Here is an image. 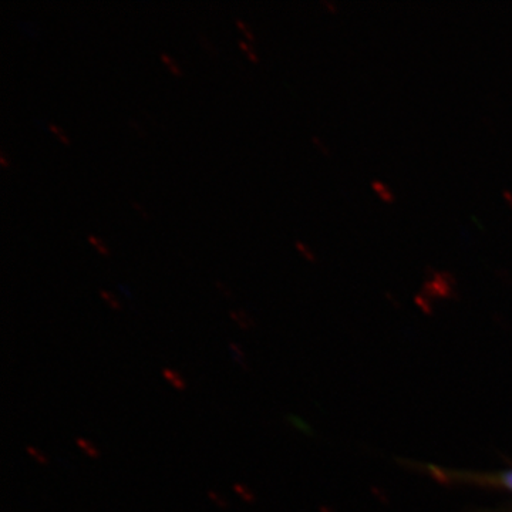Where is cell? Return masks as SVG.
Instances as JSON below:
<instances>
[{
    "instance_id": "1",
    "label": "cell",
    "mask_w": 512,
    "mask_h": 512,
    "mask_svg": "<svg viewBox=\"0 0 512 512\" xmlns=\"http://www.w3.org/2000/svg\"><path fill=\"white\" fill-rule=\"evenodd\" d=\"M370 187H372L373 192L379 197V200L386 202V204H394V202H396V194H394L392 188L384 183V181L372 180Z\"/></svg>"
},
{
    "instance_id": "2",
    "label": "cell",
    "mask_w": 512,
    "mask_h": 512,
    "mask_svg": "<svg viewBox=\"0 0 512 512\" xmlns=\"http://www.w3.org/2000/svg\"><path fill=\"white\" fill-rule=\"evenodd\" d=\"M229 316L234 320L235 323L239 326V328L244 330H249L254 328L255 322L251 316L248 315L244 309H238V311H229Z\"/></svg>"
},
{
    "instance_id": "3",
    "label": "cell",
    "mask_w": 512,
    "mask_h": 512,
    "mask_svg": "<svg viewBox=\"0 0 512 512\" xmlns=\"http://www.w3.org/2000/svg\"><path fill=\"white\" fill-rule=\"evenodd\" d=\"M163 376L168 380L175 389L180 390V392H184L187 389V383H185L184 377L180 375V373L175 372L171 367H165L163 370Z\"/></svg>"
},
{
    "instance_id": "4",
    "label": "cell",
    "mask_w": 512,
    "mask_h": 512,
    "mask_svg": "<svg viewBox=\"0 0 512 512\" xmlns=\"http://www.w3.org/2000/svg\"><path fill=\"white\" fill-rule=\"evenodd\" d=\"M229 349H231L232 357H234L235 362H237L245 372H251V367H249L247 362H245V356L244 352H242L241 346L237 345L235 342H229Z\"/></svg>"
},
{
    "instance_id": "5",
    "label": "cell",
    "mask_w": 512,
    "mask_h": 512,
    "mask_svg": "<svg viewBox=\"0 0 512 512\" xmlns=\"http://www.w3.org/2000/svg\"><path fill=\"white\" fill-rule=\"evenodd\" d=\"M234 491L239 495V497L242 498V500L245 501V503L248 504H255L256 497L255 494L252 493L251 490H249L248 487H245L244 484L237 483L234 484Z\"/></svg>"
},
{
    "instance_id": "6",
    "label": "cell",
    "mask_w": 512,
    "mask_h": 512,
    "mask_svg": "<svg viewBox=\"0 0 512 512\" xmlns=\"http://www.w3.org/2000/svg\"><path fill=\"white\" fill-rule=\"evenodd\" d=\"M76 443L77 446L82 448V450L84 451V453L87 454V456L96 458V460L97 458H100V451L97 450L96 446L90 443V441H87L86 439H82V437H80V439L76 440Z\"/></svg>"
},
{
    "instance_id": "7",
    "label": "cell",
    "mask_w": 512,
    "mask_h": 512,
    "mask_svg": "<svg viewBox=\"0 0 512 512\" xmlns=\"http://www.w3.org/2000/svg\"><path fill=\"white\" fill-rule=\"evenodd\" d=\"M295 248L298 249L299 254H301L308 262H316V259H318L316 258L315 252H313L308 245L303 244L302 241H295Z\"/></svg>"
},
{
    "instance_id": "8",
    "label": "cell",
    "mask_w": 512,
    "mask_h": 512,
    "mask_svg": "<svg viewBox=\"0 0 512 512\" xmlns=\"http://www.w3.org/2000/svg\"><path fill=\"white\" fill-rule=\"evenodd\" d=\"M160 59L161 62L167 64L168 69H170V72L175 74V76H181V74H183V70L178 67V64L175 63L167 53L160 52Z\"/></svg>"
},
{
    "instance_id": "9",
    "label": "cell",
    "mask_w": 512,
    "mask_h": 512,
    "mask_svg": "<svg viewBox=\"0 0 512 512\" xmlns=\"http://www.w3.org/2000/svg\"><path fill=\"white\" fill-rule=\"evenodd\" d=\"M26 450H28V453L32 458H35L37 463L42 464V466H47V464H49V458H47L46 454L42 453L39 448L28 446L26 447Z\"/></svg>"
},
{
    "instance_id": "10",
    "label": "cell",
    "mask_w": 512,
    "mask_h": 512,
    "mask_svg": "<svg viewBox=\"0 0 512 512\" xmlns=\"http://www.w3.org/2000/svg\"><path fill=\"white\" fill-rule=\"evenodd\" d=\"M99 293L101 298H103L104 301L109 303L111 309H114V311H121V305L119 301H117V299L114 298V296L111 295L110 292H107L106 289H100Z\"/></svg>"
},
{
    "instance_id": "11",
    "label": "cell",
    "mask_w": 512,
    "mask_h": 512,
    "mask_svg": "<svg viewBox=\"0 0 512 512\" xmlns=\"http://www.w3.org/2000/svg\"><path fill=\"white\" fill-rule=\"evenodd\" d=\"M208 497H210L212 503L217 504V507L222 508V510H227L229 507L228 501L225 500L224 497H221L220 493H217L215 490L208 491Z\"/></svg>"
},
{
    "instance_id": "12",
    "label": "cell",
    "mask_w": 512,
    "mask_h": 512,
    "mask_svg": "<svg viewBox=\"0 0 512 512\" xmlns=\"http://www.w3.org/2000/svg\"><path fill=\"white\" fill-rule=\"evenodd\" d=\"M87 241L90 242V244L94 245V248L99 251V254L103 256L109 255V249L106 248V245L103 244V241H100L99 238L94 237V235L89 234L87 235Z\"/></svg>"
},
{
    "instance_id": "13",
    "label": "cell",
    "mask_w": 512,
    "mask_h": 512,
    "mask_svg": "<svg viewBox=\"0 0 512 512\" xmlns=\"http://www.w3.org/2000/svg\"><path fill=\"white\" fill-rule=\"evenodd\" d=\"M47 128H49V130L52 131L53 134H56L57 138H59V140L62 141L63 144L70 143V140L69 138H67L66 134H64L59 127L55 126V124L47 123Z\"/></svg>"
},
{
    "instance_id": "14",
    "label": "cell",
    "mask_w": 512,
    "mask_h": 512,
    "mask_svg": "<svg viewBox=\"0 0 512 512\" xmlns=\"http://www.w3.org/2000/svg\"><path fill=\"white\" fill-rule=\"evenodd\" d=\"M238 46L241 47V49L244 50V52H247V55L249 59L252 60V62H258V57H256L254 50H252V47L249 46L248 43L245 42V40H238Z\"/></svg>"
},
{
    "instance_id": "15",
    "label": "cell",
    "mask_w": 512,
    "mask_h": 512,
    "mask_svg": "<svg viewBox=\"0 0 512 512\" xmlns=\"http://www.w3.org/2000/svg\"><path fill=\"white\" fill-rule=\"evenodd\" d=\"M312 141H313V144H315L316 147H318V150L322 151L323 154H325V156H330V150H329V147L326 146L325 143H323L322 140H320V137L318 136H312Z\"/></svg>"
},
{
    "instance_id": "16",
    "label": "cell",
    "mask_w": 512,
    "mask_h": 512,
    "mask_svg": "<svg viewBox=\"0 0 512 512\" xmlns=\"http://www.w3.org/2000/svg\"><path fill=\"white\" fill-rule=\"evenodd\" d=\"M500 483L504 485L505 488L512 491V470L507 471V473L501 474Z\"/></svg>"
},
{
    "instance_id": "17",
    "label": "cell",
    "mask_w": 512,
    "mask_h": 512,
    "mask_svg": "<svg viewBox=\"0 0 512 512\" xmlns=\"http://www.w3.org/2000/svg\"><path fill=\"white\" fill-rule=\"evenodd\" d=\"M215 286H217V288L220 289L222 295L227 296V298H231L232 292L227 285L222 284L221 281H215Z\"/></svg>"
},
{
    "instance_id": "18",
    "label": "cell",
    "mask_w": 512,
    "mask_h": 512,
    "mask_svg": "<svg viewBox=\"0 0 512 512\" xmlns=\"http://www.w3.org/2000/svg\"><path fill=\"white\" fill-rule=\"evenodd\" d=\"M200 40H201L202 45H204V47H207V49H208V50H210V52L212 53V55H217L218 50H217V49H215V47H212L211 43H210V42H208L207 37H205L204 35H202V33H200Z\"/></svg>"
},
{
    "instance_id": "19",
    "label": "cell",
    "mask_w": 512,
    "mask_h": 512,
    "mask_svg": "<svg viewBox=\"0 0 512 512\" xmlns=\"http://www.w3.org/2000/svg\"><path fill=\"white\" fill-rule=\"evenodd\" d=\"M235 23H237L238 28L241 29L242 32H244V35L247 36L249 40L254 39V36H252V33L248 32V29L245 28L244 22H242L241 19H235Z\"/></svg>"
},
{
    "instance_id": "20",
    "label": "cell",
    "mask_w": 512,
    "mask_h": 512,
    "mask_svg": "<svg viewBox=\"0 0 512 512\" xmlns=\"http://www.w3.org/2000/svg\"><path fill=\"white\" fill-rule=\"evenodd\" d=\"M322 5L326 6L332 13L338 12V6H336V3L332 2V0H322Z\"/></svg>"
},
{
    "instance_id": "21",
    "label": "cell",
    "mask_w": 512,
    "mask_h": 512,
    "mask_svg": "<svg viewBox=\"0 0 512 512\" xmlns=\"http://www.w3.org/2000/svg\"><path fill=\"white\" fill-rule=\"evenodd\" d=\"M131 205H133L134 210L140 212L141 217H143L144 220H148V218H150V217H148L147 212L144 211L143 208L140 207V204H138V202L131 201Z\"/></svg>"
},
{
    "instance_id": "22",
    "label": "cell",
    "mask_w": 512,
    "mask_h": 512,
    "mask_svg": "<svg viewBox=\"0 0 512 512\" xmlns=\"http://www.w3.org/2000/svg\"><path fill=\"white\" fill-rule=\"evenodd\" d=\"M501 195H503L504 201L507 202L508 205H510V208H512V191L503 190V192H501Z\"/></svg>"
},
{
    "instance_id": "23",
    "label": "cell",
    "mask_w": 512,
    "mask_h": 512,
    "mask_svg": "<svg viewBox=\"0 0 512 512\" xmlns=\"http://www.w3.org/2000/svg\"><path fill=\"white\" fill-rule=\"evenodd\" d=\"M0 164H2L3 168L8 167V161H6L5 154H3V151H0Z\"/></svg>"
},
{
    "instance_id": "24",
    "label": "cell",
    "mask_w": 512,
    "mask_h": 512,
    "mask_svg": "<svg viewBox=\"0 0 512 512\" xmlns=\"http://www.w3.org/2000/svg\"><path fill=\"white\" fill-rule=\"evenodd\" d=\"M128 124H130V126L133 127L134 130L138 131V133H140V136H144L143 131H141L140 128H138L137 124L134 123L133 120H128Z\"/></svg>"
}]
</instances>
